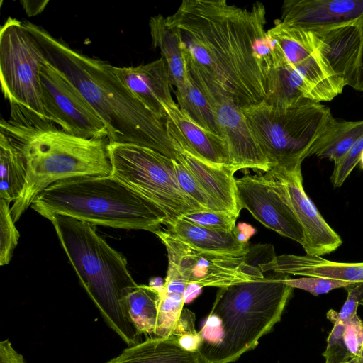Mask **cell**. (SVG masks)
Here are the masks:
<instances>
[{
	"label": "cell",
	"mask_w": 363,
	"mask_h": 363,
	"mask_svg": "<svg viewBox=\"0 0 363 363\" xmlns=\"http://www.w3.org/2000/svg\"><path fill=\"white\" fill-rule=\"evenodd\" d=\"M363 151V135L359 138L344 157L334 164L330 182L334 188L340 187L359 164V157Z\"/></svg>",
	"instance_id": "obj_34"
},
{
	"label": "cell",
	"mask_w": 363,
	"mask_h": 363,
	"mask_svg": "<svg viewBox=\"0 0 363 363\" xmlns=\"http://www.w3.org/2000/svg\"><path fill=\"white\" fill-rule=\"evenodd\" d=\"M263 273L274 272L288 275L319 277L345 281H363L362 262H338L310 255H282L262 264Z\"/></svg>",
	"instance_id": "obj_19"
},
{
	"label": "cell",
	"mask_w": 363,
	"mask_h": 363,
	"mask_svg": "<svg viewBox=\"0 0 363 363\" xmlns=\"http://www.w3.org/2000/svg\"><path fill=\"white\" fill-rule=\"evenodd\" d=\"M23 26L48 61L77 86L105 123L109 143L133 144L177 160L179 152L165 121L150 111L111 72V65L89 57L29 21Z\"/></svg>",
	"instance_id": "obj_2"
},
{
	"label": "cell",
	"mask_w": 363,
	"mask_h": 363,
	"mask_svg": "<svg viewBox=\"0 0 363 363\" xmlns=\"http://www.w3.org/2000/svg\"><path fill=\"white\" fill-rule=\"evenodd\" d=\"M44 52L23 22L9 17L0 31V79L10 104L26 107L46 118L40 68Z\"/></svg>",
	"instance_id": "obj_10"
},
{
	"label": "cell",
	"mask_w": 363,
	"mask_h": 363,
	"mask_svg": "<svg viewBox=\"0 0 363 363\" xmlns=\"http://www.w3.org/2000/svg\"><path fill=\"white\" fill-rule=\"evenodd\" d=\"M241 209L246 208L262 225L301 245L304 232L281 184L268 172L235 179Z\"/></svg>",
	"instance_id": "obj_13"
},
{
	"label": "cell",
	"mask_w": 363,
	"mask_h": 363,
	"mask_svg": "<svg viewBox=\"0 0 363 363\" xmlns=\"http://www.w3.org/2000/svg\"><path fill=\"white\" fill-rule=\"evenodd\" d=\"M168 230L192 248L203 252L231 256H244L250 251L249 243L239 241L233 231L206 228L178 218L167 224Z\"/></svg>",
	"instance_id": "obj_23"
},
{
	"label": "cell",
	"mask_w": 363,
	"mask_h": 363,
	"mask_svg": "<svg viewBox=\"0 0 363 363\" xmlns=\"http://www.w3.org/2000/svg\"><path fill=\"white\" fill-rule=\"evenodd\" d=\"M30 207L47 219L60 215L124 230L155 233L168 221L161 208L112 174L58 182L40 192Z\"/></svg>",
	"instance_id": "obj_6"
},
{
	"label": "cell",
	"mask_w": 363,
	"mask_h": 363,
	"mask_svg": "<svg viewBox=\"0 0 363 363\" xmlns=\"http://www.w3.org/2000/svg\"><path fill=\"white\" fill-rule=\"evenodd\" d=\"M362 135L363 120L338 121L331 116L311 147L309 156L328 158L335 164Z\"/></svg>",
	"instance_id": "obj_25"
},
{
	"label": "cell",
	"mask_w": 363,
	"mask_h": 363,
	"mask_svg": "<svg viewBox=\"0 0 363 363\" xmlns=\"http://www.w3.org/2000/svg\"><path fill=\"white\" fill-rule=\"evenodd\" d=\"M174 163L179 186L189 197L206 210L226 211L206 192L184 164L177 160Z\"/></svg>",
	"instance_id": "obj_31"
},
{
	"label": "cell",
	"mask_w": 363,
	"mask_h": 363,
	"mask_svg": "<svg viewBox=\"0 0 363 363\" xmlns=\"http://www.w3.org/2000/svg\"><path fill=\"white\" fill-rule=\"evenodd\" d=\"M265 7L225 0H184L167 24L177 33L189 77L213 105L245 108L264 101L276 40L264 30Z\"/></svg>",
	"instance_id": "obj_1"
},
{
	"label": "cell",
	"mask_w": 363,
	"mask_h": 363,
	"mask_svg": "<svg viewBox=\"0 0 363 363\" xmlns=\"http://www.w3.org/2000/svg\"><path fill=\"white\" fill-rule=\"evenodd\" d=\"M111 72L154 114L165 121V107L174 102L169 74L160 58L135 67H115Z\"/></svg>",
	"instance_id": "obj_18"
},
{
	"label": "cell",
	"mask_w": 363,
	"mask_h": 363,
	"mask_svg": "<svg viewBox=\"0 0 363 363\" xmlns=\"http://www.w3.org/2000/svg\"><path fill=\"white\" fill-rule=\"evenodd\" d=\"M201 289L202 288L196 284H189L184 294V302L187 303L191 301L200 293Z\"/></svg>",
	"instance_id": "obj_41"
},
{
	"label": "cell",
	"mask_w": 363,
	"mask_h": 363,
	"mask_svg": "<svg viewBox=\"0 0 363 363\" xmlns=\"http://www.w3.org/2000/svg\"><path fill=\"white\" fill-rule=\"evenodd\" d=\"M344 289L347 292L346 301L357 307L363 306V281L350 282Z\"/></svg>",
	"instance_id": "obj_39"
},
{
	"label": "cell",
	"mask_w": 363,
	"mask_h": 363,
	"mask_svg": "<svg viewBox=\"0 0 363 363\" xmlns=\"http://www.w3.org/2000/svg\"><path fill=\"white\" fill-rule=\"evenodd\" d=\"M345 323L335 321L327 340V347L323 353L325 363H341L352 359L348 353L343 339Z\"/></svg>",
	"instance_id": "obj_35"
},
{
	"label": "cell",
	"mask_w": 363,
	"mask_h": 363,
	"mask_svg": "<svg viewBox=\"0 0 363 363\" xmlns=\"http://www.w3.org/2000/svg\"><path fill=\"white\" fill-rule=\"evenodd\" d=\"M358 362V359H356V358H352V359H350L346 362H341V363H357Z\"/></svg>",
	"instance_id": "obj_43"
},
{
	"label": "cell",
	"mask_w": 363,
	"mask_h": 363,
	"mask_svg": "<svg viewBox=\"0 0 363 363\" xmlns=\"http://www.w3.org/2000/svg\"><path fill=\"white\" fill-rule=\"evenodd\" d=\"M0 363H26L23 355L16 351L9 340L0 342Z\"/></svg>",
	"instance_id": "obj_38"
},
{
	"label": "cell",
	"mask_w": 363,
	"mask_h": 363,
	"mask_svg": "<svg viewBox=\"0 0 363 363\" xmlns=\"http://www.w3.org/2000/svg\"><path fill=\"white\" fill-rule=\"evenodd\" d=\"M160 301V291L145 284H138L125 297L130 320L140 334L155 332Z\"/></svg>",
	"instance_id": "obj_28"
},
{
	"label": "cell",
	"mask_w": 363,
	"mask_h": 363,
	"mask_svg": "<svg viewBox=\"0 0 363 363\" xmlns=\"http://www.w3.org/2000/svg\"><path fill=\"white\" fill-rule=\"evenodd\" d=\"M220 133L228 145L229 169H252L268 172L270 166L255 137L242 108L234 104L222 102L214 105Z\"/></svg>",
	"instance_id": "obj_15"
},
{
	"label": "cell",
	"mask_w": 363,
	"mask_h": 363,
	"mask_svg": "<svg viewBox=\"0 0 363 363\" xmlns=\"http://www.w3.org/2000/svg\"><path fill=\"white\" fill-rule=\"evenodd\" d=\"M46 118L62 130L84 138H105L107 128L77 86L46 60L40 68Z\"/></svg>",
	"instance_id": "obj_12"
},
{
	"label": "cell",
	"mask_w": 363,
	"mask_h": 363,
	"mask_svg": "<svg viewBox=\"0 0 363 363\" xmlns=\"http://www.w3.org/2000/svg\"><path fill=\"white\" fill-rule=\"evenodd\" d=\"M313 33L322 41L323 54L333 72L345 86H351L360 49V34L357 20Z\"/></svg>",
	"instance_id": "obj_20"
},
{
	"label": "cell",
	"mask_w": 363,
	"mask_h": 363,
	"mask_svg": "<svg viewBox=\"0 0 363 363\" xmlns=\"http://www.w3.org/2000/svg\"><path fill=\"white\" fill-rule=\"evenodd\" d=\"M359 168L361 169H363V151L362 152L360 157H359Z\"/></svg>",
	"instance_id": "obj_42"
},
{
	"label": "cell",
	"mask_w": 363,
	"mask_h": 363,
	"mask_svg": "<svg viewBox=\"0 0 363 363\" xmlns=\"http://www.w3.org/2000/svg\"><path fill=\"white\" fill-rule=\"evenodd\" d=\"M242 111L270 169L302 163L332 116L329 107L315 101L290 108L262 101Z\"/></svg>",
	"instance_id": "obj_7"
},
{
	"label": "cell",
	"mask_w": 363,
	"mask_h": 363,
	"mask_svg": "<svg viewBox=\"0 0 363 363\" xmlns=\"http://www.w3.org/2000/svg\"><path fill=\"white\" fill-rule=\"evenodd\" d=\"M166 247L167 274L175 276L201 288H225L264 275L259 265L271 259H258L274 253L272 245H256L244 256L216 255L198 251L168 229L154 233Z\"/></svg>",
	"instance_id": "obj_9"
},
{
	"label": "cell",
	"mask_w": 363,
	"mask_h": 363,
	"mask_svg": "<svg viewBox=\"0 0 363 363\" xmlns=\"http://www.w3.org/2000/svg\"><path fill=\"white\" fill-rule=\"evenodd\" d=\"M149 26L152 45L160 49L167 64L171 84L175 89L182 86L188 82L189 74L177 33L160 14L150 18Z\"/></svg>",
	"instance_id": "obj_26"
},
{
	"label": "cell",
	"mask_w": 363,
	"mask_h": 363,
	"mask_svg": "<svg viewBox=\"0 0 363 363\" xmlns=\"http://www.w3.org/2000/svg\"><path fill=\"white\" fill-rule=\"evenodd\" d=\"M281 11L283 23L319 32L357 20L363 0H286Z\"/></svg>",
	"instance_id": "obj_17"
},
{
	"label": "cell",
	"mask_w": 363,
	"mask_h": 363,
	"mask_svg": "<svg viewBox=\"0 0 363 363\" xmlns=\"http://www.w3.org/2000/svg\"><path fill=\"white\" fill-rule=\"evenodd\" d=\"M286 61L301 76L315 101H330L342 93L343 81L333 72L322 52V41L313 32L277 20L267 31Z\"/></svg>",
	"instance_id": "obj_11"
},
{
	"label": "cell",
	"mask_w": 363,
	"mask_h": 363,
	"mask_svg": "<svg viewBox=\"0 0 363 363\" xmlns=\"http://www.w3.org/2000/svg\"><path fill=\"white\" fill-rule=\"evenodd\" d=\"M10 106L9 118L1 119L0 133L18 149L26 169L23 193L11 207L15 223L35 198L53 184L72 178L111 174L107 138L75 136L26 107Z\"/></svg>",
	"instance_id": "obj_3"
},
{
	"label": "cell",
	"mask_w": 363,
	"mask_h": 363,
	"mask_svg": "<svg viewBox=\"0 0 363 363\" xmlns=\"http://www.w3.org/2000/svg\"><path fill=\"white\" fill-rule=\"evenodd\" d=\"M165 123L168 134L179 152L211 165L229 169L230 155L225 139L199 125L175 102L165 108Z\"/></svg>",
	"instance_id": "obj_16"
},
{
	"label": "cell",
	"mask_w": 363,
	"mask_h": 363,
	"mask_svg": "<svg viewBox=\"0 0 363 363\" xmlns=\"http://www.w3.org/2000/svg\"><path fill=\"white\" fill-rule=\"evenodd\" d=\"M238 215L227 211H199L180 218L203 228L219 231H233Z\"/></svg>",
	"instance_id": "obj_32"
},
{
	"label": "cell",
	"mask_w": 363,
	"mask_h": 363,
	"mask_svg": "<svg viewBox=\"0 0 363 363\" xmlns=\"http://www.w3.org/2000/svg\"><path fill=\"white\" fill-rule=\"evenodd\" d=\"M309 101H314L311 91L301 76L286 61L277 42L264 101L277 108H290Z\"/></svg>",
	"instance_id": "obj_21"
},
{
	"label": "cell",
	"mask_w": 363,
	"mask_h": 363,
	"mask_svg": "<svg viewBox=\"0 0 363 363\" xmlns=\"http://www.w3.org/2000/svg\"><path fill=\"white\" fill-rule=\"evenodd\" d=\"M343 339L351 357L358 359L363 349V321L357 314L345 323Z\"/></svg>",
	"instance_id": "obj_36"
},
{
	"label": "cell",
	"mask_w": 363,
	"mask_h": 363,
	"mask_svg": "<svg viewBox=\"0 0 363 363\" xmlns=\"http://www.w3.org/2000/svg\"><path fill=\"white\" fill-rule=\"evenodd\" d=\"M267 172L284 188L303 228L305 240L302 246L307 255L323 257L342 245L340 236L325 221L304 190L301 163L288 167H274Z\"/></svg>",
	"instance_id": "obj_14"
},
{
	"label": "cell",
	"mask_w": 363,
	"mask_h": 363,
	"mask_svg": "<svg viewBox=\"0 0 363 363\" xmlns=\"http://www.w3.org/2000/svg\"><path fill=\"white\" fill-rule=\"evenodd\" d=\"M360 34V49L356 70L350 86L363 91V15L357 20Z\"/></svg>",
	"instance_id": "obj_37"
},
{
	"label": "cell",
	"mask_w": 363,
	"mask_h": 363,
	"mask_svg": "<svg viewBox=\"0 0 363 363\" xmlns=\"http://www.w3.org/2000/svg\"><path fill=\"white\" fill-rule=\"evenodd\" d=\"M174 94L179 108L204 129L220 135L213 105L204 96L189 75L188 82L176 88Z\"/></svg>",
	"instance_id": "obj_29"
},
{
	"label": "cell",
	"mask_w": 363,
	"mask_h": 363,
	"mask_svg": "<svg viewBox=\"0 0 363 363\" xmlns=\"http://www.w3.org/2000/svg\"><path fill=\"white\" fill-rule=\"evenodd\" d=\"M357 363H363V349L362 350L361 355H360L359 358L358 359Z\"/></svg>",
	"instance_id": "obj_44"
},
{
	"label": "cell",
	"mask_w": 363,
	"mask_h": 363,
	"mask_svg": "<svg viewBox=\"0 0 363 363\" xmlns=\"http://www.w3.org/2000/svg\"><path fill=\"white\" fill-rule=\"evenodd\" d=\"M111 174L151 200L167 214V224L207 211L189 197L178 183L174 160L153 150L127 143H109Z\"/></svg>",
	"instance_id": "obj_8"
},
{
	"label": "cell",
	"mask_w": 363,
	"mask_h": 363,
	"mask_svg": "<svg viewBox=\"0 0 363 363\" xmlns=\"http://www.w3.org/2000/svg\"><path fill=\"white\" fill-rule=\"evenodd\" d=\"M290 275L267 276L220 288L209 315L199 332L203 363H231L254 349L280 321L294 289Z\"/></svg>",
	"instance_id": "obj_4"
},
{
	"label": "cell",
	"mask_w": 363,
	"mask_h": 363,
	"mask_svg": "<svg viewBox=\"0 0 363 363\" xmlns=\"http://www.w3.org/2000/svg\"><path fill=\"white\" fill-rule=\"evenodd\" d=\"M106 363H203L198 352L183 348L176 336L155 337L129 346Z\"/></svg>",
	"instance_id": "obj_24"
},
{
	"label": "cell",
	"mask_w": 363,
	"mask_h": 363,
	"mask_svg": "<svg viewBox=\"0 0 363 363\" xmlns=\"http://www.w3.org/2000/svg\"><path fill=\"white\" fill-rule=\"evenodd\" d=\"M285 282L293 289H300L316 296L327 294L336 289L345 288L350 284V281L325 277H305L291 279L290 276L285 280Z\"/></svg>",
	"instance_id": "obj_33"
},
{
	"label": "cell",
	"mask_w": 363,
	"mask_h": 363,
	"mask_svg": "<svg viewBox=\"0 0 363 363\" xmlns=\"http://www.w3.org/2000/svg\"><path fill=\"white\" fill-rule=\"evenodd\" d=\"M0 199L9 202L18 199L26 180L24 160L12 142L0 133Z\"/></svg>",
	"instance_id": "obj_27"
},
{
	"label": "cell",
	"mask_w": 363,
	"mask_h": 363,
	"mask_svg": "<svg viewBox=\"0 0 363 363\" xmlns=\"http://www.w3.org/2000/svg\"><path fill=\"white\" fill-rule=\"evenodd\" d=\"M10 202L0 199V265L11 261L20 236L11 216Z\"/></svg>",
	"instance_id": "obj_30"
},
{
	"label": "cell",
	"mask_w": 363,
	"mask_h": 363,
	"mask_svg": "<svg viewBox=\"0 0 363 363\" xmlns=\"http://www.w3.org/2000/svg\"><path fill=\"white\" fill-rule=\"evenodd\" d=\"M49 1H21V4L27 15L36 16L40 13Z\"/></svg>",
	"instance_id": "obj_40"
},
{
	"label": "cell",
	"mask_w": 363,
	"mask_h": 363,
	"mask_svg": "<svg viewBox=\"0 0 363 363\" xmlns=\"http://www.w3.org/2000/svg\"><path fill=\"white\" fill-rule=\"evenodd\" d=\"M177 160L186 167L206 192L226 211L239 216L241 208L231 170L208 164L182 152Z\"/></svg>",
	"instance_id": "obj_22"
},
{
	"label": "cell",
	"mask_w": 363,
	"mask_h": 363,
	"mask_svg": "<svg viewBox=\"0 0 363 363\" xmlns=\"http://www.w3.org/2000/svg\"><path fill=\"white\" fill-rule=\"evenodd\" d=\"M48 220L107 325L128 346L138 343L140 334L131 323L125 304L126 296L138 284L125 258L97 233L94 225L60 215Z\"/></svg>",
	"instance_id": "obj_5"
}]
</instances>
